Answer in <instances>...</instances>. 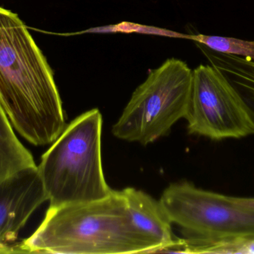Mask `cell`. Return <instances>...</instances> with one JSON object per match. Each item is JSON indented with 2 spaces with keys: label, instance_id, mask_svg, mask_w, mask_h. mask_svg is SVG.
I'll return each mask as SVG.
<instances>
[{
  "label": "cell",
  "instance_id": "cell-2",
  "mask_svg": "<svg viewBox=\"0 0 254 254\" xmlns=\"http://www.w3.org/2000/svg\"><path fill=\"white\" fill-rule=\"evenodd\" d=\"M19 252L61 254L160 252L159 243L137 228L122 191L99 201L49 208Z\"/></svg>",
  "mask_w": 254,
  "mask_h": 254
},
{
  "label": "cell",
  "instance_id": "cell-5",
  "mask_svg": "<svg viewBox=\"0 0 254 254\" xmlns=\"http://www.w3.org/2000/svg\"><path fill=\"white\" fill-rule=\"evenodd\" d=\"M159 201L185 239L254 237V210L237 204L234 197L183 182L170 184Z\"/></svg>",
  "mask_w": 254,
  "mask_h": 254
},
{
  "label": "cell",
  "instance_id": "cell-12",
  "mask_svg": "<svg viewBox=\"0 0 254 254\" xmlns=\"http://www.w3.org/2000/svg\"><path fill=\"white\" fill-rule=\"evenodd\" d=\"M191 38L214 52L254 60V41L201 34Z\"/></svg>",
  "mask_w": 254,
  "mask_h": 254
},
{
  "label": "cell",
  "instance_id": "cell-7",
  "mask_svg": "<svg viewBox=\"0 0 254 254\" xmlns=\"http://www.w3.org/2000/svg\"><path fill=\"white\" fill-rule=\"evenodd\" d=\"M48 201L38 167L19 171L0 183V252L17 239L35 210Z\"/></svg>",
  "mask_w": 254,
  "mask_h": 254
},
{
  "label": "cell",
  "instance_id": "cell-11",
  "mask_svg": "<svg viewBox=\"0 0 254 254\" xmlns=\"http://www.w3.org/2000/svg\"><path fill=\"white\" fill-rule=\"evenodd\" d=\"M180 253L254 254V237L182 239Z\"/></svg>",
  "mask_w": 254,
  "mask_h": 254
},
{
  "label": "cell",
  "instance_id": "cell-10",
  "mask_svg": "<svg viewBox=\"0 0 254 254\" xmlns=\"http://www.w3.org/2000/svg\"><path fill=\"white\" fill-rule=\"evenodd\" d=\"M37 167L31 152L18 140L0 104V183L19 171Z\"/></svg>",
  "mask_w": 254,
  "mask_h": 254
},
{
  "label": "cell",
  "instance_id": "cell-1",
  "mask_svg": "<svg viewBox=\"0 0 254 254\" xmlns=\"http://www.w3.org/2000/svg\"><path fill=\"white\" fill-rule=\"evenodd\" d=\"M0 104L13 128L35 146L65 128L53 72L19 16L0 7Z\"/></svg>",
  "mask_w": 254,
  "mask_h": 254
},
{
  "label": "cell",
  "instance_id": "cell-9",
  "mask_svg": "<svg viewBox=\"0 0 254 254\" xmlns=\"http://www.w3.org/2000/svg\"><path fill=\"white\" fill-rule=\"evenodd\" d=\"M200 45L210 64L235 91L254 131V60L219 53Z\"/></svg>",
  "mask_w": 254,
  "mask_h": 254
},
{
  "label": "cell",
  "instance_id": "cell-8",
  "mask_svg": "<svg viewBox=\"0 0 254 254\" xmlns=\"http://www.w3.org/2000/svg\"><path fill=\"white\" fill-rule=\"evenodd\" d=\"M122 192L137 228L159 243L160 252H176L181 244V239L173 236L172 222L160 201L134 188H126Z\"/></svg>",
  "mask_w": 254,
  "mask_h": 254
},
{
  "label": "cell",
  "instance_id": "cell-6",
  "mask_svg": "<svg viewBox=\"0 0 254 254\" xmlns=\"http://www.w3.org/2000/svg\"><path fill=\"white\" fill-rule=\"evenodd\" d=\"M185 119L190 134L213 140L254 134L235 91L211 64H201L193 70Z\"/></svg>",
  "mask_w": 254,
  "mask_h": 254
},
{
  "label": "cell",
  "instance_id": "cell-4",
  "mask_svg": "<svg viewBox=\"0 0 254 254\" xmlns=\"http://www.w3.org/2000/svg\"><path fill=\"white\" fill-rule=\"evenodd\" d=\"M193 70L176 58L167 59L135 89L113 133L117 138L143 146L167 135L185 118Z\"/></svg>",
  "mask_w": 254,
  "mask_h": 254
},
{
  "label": "cell",
  "instance_id": "cell-13",
  "mask_svg": "<svg viewBox=\"0 0 254 254\" xmlns=\"http://www.w3.org/2000/svg\"><path fill=\"white\" fill-rule=\"evenodd\" d=\"M236 202L242 207H246L249 210H254V198H236Z\"/></svg>",
  "mask_w": 254,
  "mask_h": 254
},
{
  "label": "cell",
  "instance_id": "cell-3",
  "mask_svg": "<svg viewBox=\"0 0 254 254\" xmlns=\"http://www.w3.org/2000/svg\"><path fill=\"white\" fill-rule=\"evenodd\" d=\"M103 119L98 109L71 122L42 157L38 168L49 208L99 201L111 195L101 158Z\"/></svg>",
  "mask_w": 254,
  "mask_h": 254
}]
</instances>
